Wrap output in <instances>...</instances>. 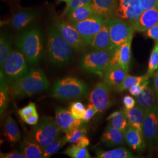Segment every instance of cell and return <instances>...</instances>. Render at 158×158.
<instances>
[{"label": "cell", "mask_w": 158, "mask_h": 158, "mask_svg": "<svg viewBox=\"0 0 158 158\" xmlns=\"http://www.w3.org/2000/svg\"><path fill=\"white\" fill-rule=\"evenodd\" d=\"M115 49L92 51L85 54L81 60V67L87 72L97 74L102 76L104 72L111 66Z\"/></svg>", "instance_id": "cell-6"}, {"label": "cell", "mask_w": 158, "mask_h": 158, "mask_svg": "<svg viewBox=\"0 0 158 158\" xmlns=\"http://www.w3.org/2000/svg\"><path fill=\"white\" fill-rule=\"evenodd\" d=\"M123 104L125 109L130 110L134 107L136 106L135 100L131 96H125L123 98Z\"/></svg>", "instance_id": "cell-45"}, {"label": "cell", "mask_w": 158, "mask_h": 158, "mask_svg": "<svg viewBox=\"0 0 158 158\" xmlns=\"http://www.w3.org/2000/svg\"><path fill=\"white\" fill-rule=\"evenodd\" d=\"M88 91L84 81L74 76L57 80L52 89L51 96L62 100H73L83 97Z\"/></svg>", "instance_id": "cell-4"}, {"label": "cell", "mask_w": 158, "mask_h": 158, "mask_svg": "<svg viewBox=\"0 0 158 158\" xmlns=\"http://www.w3.org/2000/svg\"><path fill=\"white\" fill-rule=\"evenodd\" d=\"M86 108L81 102H76L71 104L70 111L76 119L82 120Z\"/></svg>", "instance_id": "cell-38"}, {"label": "cell", "mask_w": 158, "mask_h": 158, "mask_svg": "<svg viewBox=\"0 0 158 158\" xmlns=\"http://www.w3.org/2000/svg\"><path fill=\"white\" fill-rule=\"evenodd\" d=\"M36 113L37 110L36 108V105L32 102H30L27 106L19 109L18 111V113L19 117L23 120V119Z\"/></svg>", "instance_id": "cell-39"}, {"label": "cell", "mask_w": 158, "mask_h": 158, "mask_svg": "<svg viewBox=\"0 0 158 158\" xmlns=\"http://www.w3.org/2000/svg\"><path fill=\"white\" fill-rule=\"evenodd\" d=\"M158 69V42H155L152 51L150 55L148 68L146 74L149 77H153L155 72Z\"/></svg>", "instance_id": "cell-35"}, {"label": "cell", "mask_w": 158, "mask_h": 158, "mask_svg": "<svg viewBox=\"0 0 158 158\" xmlns=\"http://www.w3.org/2000/svg\"><path fill=\"white\" fill-rule=\"evenodd\" d=\"M91 4L96 14L106 18L115 17L118 0H92Z\"/></svg>", "instance_id": "cell-21"}, {"label": "cell", "mask_w": 158, "mask_h": 158, "mask_svg": "<svg viewBox=\"0 0 158 158\" xmlns=\"http://www.w3.org/2000/svg\"><path fill=\"white\" fill-rule=\"evenodd\" d=\"M26 60L27 59L21 52L12 51L1 67V72L7 82L11 84L22 78L28 72V66Z\"/></svg>", "instance_id": "cell-7"}, {"label": "cell", "mask_w": 158, "mask_h": 158, "mask_svg": "<svg viewBox=\"0 0 158 158\" xmlns=\"http://www.w3.org/2000/svg\"><path fill=\"white\" fill-rule=\"evenodd\" d=\"M38 14V11L35 9L21 10L12 15L10 19V25L16 31L22 30L32 23Z\"/></svg>", "instance_id": "cell-18"}, {"label": "cell", "mask_w": 158, "mask_h": 158, "mask_svg": "<svg viewBox=\"0 0 158 158\" xmlns=\"http://www.w3.org/2000/svg\"><path fill=\"white\" fill-rule=\"evenodd\" d=\"M124 135L125 142L134 151L139 153L145 151L147 145L144 137L135 128L128 124L124 131Z\"/></svg>", "instance_id": "cell-19"}, {"label": "cell", "mask_w": 158, "mask_h": 158, "mask_svg": "<svg viewBox=\"0 0 158 158\" xmlns=\"http://www.w3.org/2000/svg\"><path fill=\"white\" fill-rule=\"evenodd\" d=\"M111 87L104 81L96 85L91 91L89 96V102L93 105L98 113H102L113 104Z\"/></svg>", "instance_id": "cell-10"}, {"label": "cell", "mask_w": 158, "mask_h": 158, "mask_svg": "<svg viewBox=\"0 0 158 158\" xmlns=\"http://www.w3.org/2000/svg\"><path fill=\"white\" fill-rule=\"evenodd\" d=\"M1 158H25V154L21 151L19 152L18 151H14L6 153H1Z\"/></svg>", "instance_id": "cell-43"}, {"label": "cell", "mask_w": 158, "mask_h": 158, "mask_svg": "<svg viewBox=\"0 0 158 158\" xmlns=\"http://www.w3.org/2000/svg\"><path fill=\"white\" fill-rule=\"evenodd\" d=\"M63 153L72 158H90V154L86 148L72 145L68 148Z\"/></svg>", "instance_id": "cell-33"}, {"label": "cell", "mask_w": 158, "mask_h": 158, "mask_svg": "<svg viewBox=\"0 0 158 158\" xmlns=\"http://www.w3.org/2000/svg\"><path fill=\"white\" fill-rule=\"evenodd\" d=\"M18 49L32 64L40 62L44 52L43 36L38 27H33L24 31L15 40Z\"/></svg>", "instance_id": "cell-2"}, {"label": "cell", "mask_w": 158, "mask_h": 158, "mask_svg": "<svg viewBox=\"0 0 158 158\" xmlns=\"http://www.w3.org/2000/svg\"><path fill=\"white\" fill-rule=\"evenodd\" d=\"M113 48L114 49L123 44L134 35L135 30L129 23L117 17H111L105 19Z\"/></svg>", "instance_id": "cell-8"}, {"label": "cell", "mask_w": 158, "mask_h": 158, "mask_svg": "<svg viewBox=\"0 0 158 158\" xmlns=\"http://www.w3.org/2000/svg\"><path fill=\"white\" fill-rule=\"evenodd\" d=\"M91 2L92 0H70L66 4V8L64 11L63 12L62 16L65 17L70 12L73 11L74 9L80 6L91 4Z\"/></svg>", "instance_id": "cell-37"}, {"label": "cell", "mask_w": 158, "mask_h": 158, "mask_svg": "<svg viewBox=\"0 0 158 158\" xmlns=\"http://www.w3.org/2000/svg\"><path fill=\"white\" fill-rule=\"evenodd\" d=\"M96 157L98 158H137L132 153L124 148H115L110 151L100 149L96 151Z\"/></svg>", "instance_id": "cell-28"}, {"label": "cell", "mask_w": 158, "mask_h": 158, "mask_svg": "<svg viewBox=\"0 0 158 158\" xmlns=\"http://www.w3.org/2000/svg\"><path fill=\"white\" fill-rule=\"evenodd\" d=\"M8 86L2 73L0 72V113H4L9 102Z\"/></svg>", "instance_id": "cell-31"}, {"label": "cell", "mask_w": 158, "mask_h": 158, "mask_svg": "<svg viewBox=\"0 0 158 158\" xmlns=\"http://www.w3.org/2000/svg\"><path fill=\"white\" fill-rule=\"evenodd\" d=\"M55 120L59 129L64 133L80 128L83 121L76 118L70 110L62 107H58L56 110Z\"/></svg>", "instance_id": "cell-14"}, {"label": "cell", "mask_w": 158, "mask_h": 158, "mask_svg": "<svg viewBox=\"0 0 158 158\" xmlns=\"http://www.w3.org/2000/svg\"><path fill=\"white\" fill-rule=\"evenodd\" d=\"M96 14L91 4L80 6L70 12L66 17L72 23H77L85 20Z\"/></svg>", "instance_id": "cell-26"}, {"label": "cell", "mask_w": 158, "mask_h": 158, "mask_svg": "<svg viewBox=\"0 0 158 158\" xmlns=\"http://www.w3.org/2000/svg\"><path fill=\"white\" fill-rule=\"evenodd\" d=\"M67 143L64 137L57 138L48 145L43 148V158H50L52 155L59 151Z\"/></svg>", "instance_id": "cell-32"}, {"label": "cell", "mask_w": 158, "mask_h": 158, "mask_svg": "<svg viewBox=\"0 0 158 158\" xmlns=\"http://www.w3.org/2000/svg\"><path fill=\"white\" fill-rule=\"evenodd\" d=\"M61 132L55 119L43 117L34 125L28 136L44 148L59 138Z\"/></svg>", "instance_id": "cell-5"}, {"label": "cell", "mask_w": 158, "mask_h": 158, "mask_svg": "<svg viewBox=\"0 0 158 158\" xmlns=\"http://www.w3.org/2000/svg\"><path fill=\"white\" fill-rule=\"evenodd\" d=\"M157 147H158V143H157Z\"/></svg>", "instance_id": "cell-50"}, {"label": "cell", "mask_w": 158, "mask_h": 158, "mask_svg": "<svg viewBox=\"0 0 158 158\" xmlns=\"http://www.w3.org/2000/svg\"><path fill=\"white\" fill-rule=\"evenodd\" d=\"M149 78L150 77H149L147 74L139 76H134L128 74L123 82L115 89V91L121 93L125 91L128 90L132 87L142 84L149 80Z\"/></svg>", "instance_id": "cell-30"}, {"label": "cell", "mask_w": 158, "mask_h": 158, "mask_svg": "<svg viewBox=\"0 0 158 158\" xmlns=\"http://www.w3.org/2000/svg\"><path fill=\"white\" fill-rule=\"evenodd\" d=\"M128 124L135 128L142 135L143 124L145 116V110L137 104L135 106L130 110L125 109Z\"/></svg>", "instance_id": "cell-23"}, {"label": "cell", "mask_w": 158, "mask_h": 158, "mask_svg": "<svg viewBox=\"0 0 158 158\" xmlns=\"http://www.w3.org/2000/svg\"><path fill=\"white\" fill-rule=\"evenodd\" d=\"M158 23V6L147 10L134 21L130 23L135 31L145 32Z\"/></svg>", "instance_id": "cell-16"}, {"label": "cell", "mask_w": 158, "mask_h": 158, "mask_svg": "<svg viewBox=\"0 0 158 158\" xmlns=\"http://www.w3.org/2000/svg\"><path fill=\"white\" fill-rule=\"evenodd\" d=\"M21 149L27 158H43V148L28 136L24 138Z\"/></svg>", "instance_id": "cell-27"}, {"label": "cell", "mask_w": 158, "mask_h": 158, "mask_svg": "<svg viewBox=\"0 0 158 158\" xmlns=\"http://www.w3.org/2000/svg\"><path fill=\"white\" fill-rule=\"evenodd\" d=\"M143 11L158 6V0H140Z\"/></svg>", "instance_id": "cell-42"}, {"label": "cell", "mask_w": 158, "mask_h": 158, "mask_svg": "<svg viewBox=\"0 0 158 158\" xmlns=\"http://www.w3.org/2000/svg\"><path fill=\"white\" fill-rule=\"evenodd\" d=\"M40 117L38 113H35L32 115H30L28 117L23 119V121L27 123V124L31 125H35L39 121Z\"/></svg>", "instance_id": "cell-46"}, {"label": "cell", "mask_w": 158, "mask_h": 158, "mask_svg": "<svg viewBox=\"0 0 158 158\" xmlns=\"http://www.w3.org/2000/svg\"><path fill=\"white\" fill-rule=\"evenodd\" d=\"M11 45L4 34L1 35L0 38V65H3L7 57L9 56L12 52Z\"/></svg>", "instance_id": "cell-34"}, {"label": "cell", "mask_w": 158, "mask_h": 158, "mask_svg": "<svg viewBox=\"0 0 158 158\" xmlns=\"http://www.w3.org/2000/svg\"><path fill=\"white\" fill-rule=\"evenodd\" d=\"M76 143L79 147L86 148L89 145L90 141H89V138L85 135L81 137L78 140V141Z\"/></svg>", "instance_id": "cell-47"}, {"label": "cell", "mask_w": 158, "mask_h": 158, "mask_svg": "<svg viewBox=\"0 0 158 158\" xmlns=\"http://www.w3.org/2000/svg\"><path fill=\"white\" fill-rule=\"evenodd\" d=\"M152 83L154 90L156 94L158 102V69L153 76Z\"/></svg>", "instance_id": "cell-48"}, {"label": "cell", "mask_w": 158, "mask_h": 158, "mask_svg": "<svg viewBox=\"0 0 158 158\" xmlns=\"http://www.w3.org/2000/svg\"><path fill=\"white\" fill-rule=\"evenodd\" d=\"M54 25L64 40L73 48L74 51H81L86 46L79 31L72 23H69L63 20H58L54 23Z\"/></svg>", "instance_id": "cell-12"}, {"label": "cell", "mask_w": 158, "mask_h": 158, "mask_svg": "<svg viewBox=\"0 0 158 158\" xmlns=\"http://www.w3.org/2000/svg\"><path fill=\"white\" fill-rule=\"evenodd\" d=\"M146 35L149 38L158 42V23L147 31Z\"/></svg>", "instance_id": "cell-44"}, {"label": "cell", "mask_w": 158, "mask_h": 158, "mask_svg": "<svg viewBox=\"0 0 158 158\" xmlns=\"http://www.w3.org/2000/svg\"><path fill=\"white\" fill-rule=\"evenodd\" d=\"M70 0H58V2H66V4L68 3V2Z\"/></svg>", "instance_id": "cell-49"}, {"label": "cell", "mask_w": 158, "mask_h": 158, "mask_svg": "<svg viewBox=\"0 0 158 158\" xmlns=\"http://www.w3.org/2000/svg\"><path fill=\"white\" fill-rule=\"evenodd\" d=\"M136 101L138 105L145 110L158 104V99L153 83L152 84L150 81L141 93L136 97Z\"/></svg>", "instance_id": "cell-24"}, {"label": "cell", "mask_w": 158, "mask_h": 158, "mask_svg": "<svg viewBox=\"0 0 158 158\" xmlns=\"http://www.w3.org/2000/svg\"><path fill=\"white\" fill-rule=\"evenodd\" d=\"M133 36H131L123 44L115 48L111 62V66H119L127 71L129 70L131 55V44Z\"/></svg>", "instance_id": "cell-15"}, {"label": "cell", "mask_w": 158, "mask_h": 158, "mask_svg": "<svg viewBox=\"0 0 158 158\" xmlns=\"http://www.w3.org/2000/svg\"><path fill=\"white\" fill-rule=\"evenodd\" d=\"M85 134L86 130L80 127L77 129L68 131L64 137L67 143H76L81 137L85 135Z\"/></svg>", "instance_id": "cell-36"}, {"label": "cell", "mask_w": 158, "mask_h": 158, "mask_svg": "<svg viewBox=\"0 0 158 158\" xmlns=\"http://www.w3.org/2000/svg\"><path fill=\"white\" fill-rule=\"evenodd\" d=\"M108 124L110 125L114 128L120 130L123 132L127 128L128 125V122L124 109L121 111H117L111 114L107 119Z\"/></svg>", "instance_id": "cell-29"}, {"label": "cell", "mask_w": 158, "mask_h": 158, "mask_svg": "<svg viewBox=\"0 0 158 158\" xmlns=\"http://www.w3.org/2000/svg\"><path fill=\"white\" fill-rule=\"evenodd\" d=\"M143 134L147 147L150 152H153L158 143V103L145 110Z\"/></svg>", "instance_id": "cell-9"}, {"label": "cell", "mask_w": 158, "mask_h": 158, "mask_svg": "<svg viewBox=\"0 0 158 158\" xmlns=\"http://www.w3.org/2000/svg\"><path fill=\"white\" fill-rule=\"evenodd\" d=\"M105 18L95 14L85 20L72 23L79 31L86 45H89L91 40L104 24Z\"/></svg>", "instance_id": "cell-11"}, {"label": "cell", "mask_w": 158, "mask_h": 158, "mask_svg": "<svg viewBox=\"0 0 158 158\" xmlns=\"http://www.w3.org/2000/svg\"><path fill=\"white\" fill-rule=\"evenodd\" d=\"M149 80H147L146 81H145L144 83L140 84V85H136L133 87H132L131 88H130L128 90L130 94L132 96L136 97L138 95H139L143 91L144 89L145 88V87L147 86V85L149 83Z\"/></svg>", "instance_id": "cell-40"}, {"label": "cell", "mask_w": 158, "mask_h": 158, "mask_svg": "<svg viewBox=\"0 0 158 158\" xmlns=\"http://www.w3.org/2000/svg\"><path fill=\"white\" fill-rule=\"evenodd\" d=\"M124 132L108 124L102 137V143L107 147H117L124 143Z\"/></svg>", "instance_id": "cell-22"}, {"label": "cell", "mask_w": 158, "mask_h": 158, "mask_svg": "<svg viewBox=\"0 0 158 158\" xmlns=\"http://www.w3.org/2000/svg\"><path fill=\"white\" fill-rule=\"evenodd\" d=\"M140 0H118V7L115 17L131 23L141 15Z\"/></svg>", "instance_id": "cell-13"}, {"label": "cell", "mask_w": 158, "mask_h": 158, "mask_svg": "<svg viewBox=\"0 0 158 158\" xmlns=\"http://www.w3.org/2000/svg\"><path fill=\"white\" fill-rule=\"evenodd\" d=\"M97 113H98V111L96 109V108L93 105L89 104L88 107L86 108L82 120L83 121H89L94 117V115Z\"/></svg>", "instance_id": "cell-41"}, {"label": "cell", "mask_w": 158, "mask_h": 158, "mask_svg": "<svg viewBox=\"0 0 158 158\" xmlns=\"http://www.w3.org/2000/svg\"><path fill=\"white\" fill-rule=\"evenodd\" d=\"M88 46L91 51L115 49L113 48L107 26L105 23V21L102 29L94 36Z\"/></svg>", "instance_id": "cell-17"}, {"label": "cell", "mask_w": 158, "mask_h": 158, "mask_svg": "<svg viewBox=\"0 0 158 158\" xmlns=\"http://www.w3.org/2000/svg\"><path fill=\"white\" fill-rule=\"evenodd\" d=\"M4 135L11 144H15L21 139V132L17 123L11 116L6 118L3 125Z\"/></svg>", "instance_id": "cell-25"}, {"label": "cell", "mask_w": 158, "mask_h": 158, "mask_svg": "<svg viewBox=\"0 0 158 158\" xmlns=\"http://www.w3.org/2000/svg\"><path fill=\"white\" fill-rule=\"evenodd\" d=\"M47 48L49 60L57 65L68 64L73 56L74 51L64 40L55 25L52 26L49 30Z\"/></svg>", "instance_id": "cell-3"}, {"label": "cell", "mask_w": 158, "mask_h": 158, "mask_svg": "<svg viewBox=\"0 0 158 158\" xmlns=\"http://www.w3.org/2000/svg\"><path fill=\"white\" fill-rule=\"evenodd\" d=\"M49 85L43 70L32 68L22 78L11 84L10 92L12 98H21L44 91Z\"/></svg>", "instance_id": "cell-1"}, {"label": "cell", "mask_w": 158, "mask_h": 158, "mask_svg": "<svg viewBox=\"0 0 158 158\" xmlns=\"http://www.w3.org/2000/svg\"><path fill=\"white\" fill-rule=\"evenodd\" d=\"M128 74V71L119 66H110L102 74V77L103 81L115 90Z\"/></svg>", "instance_id": "cell-20"}]
</instances>
